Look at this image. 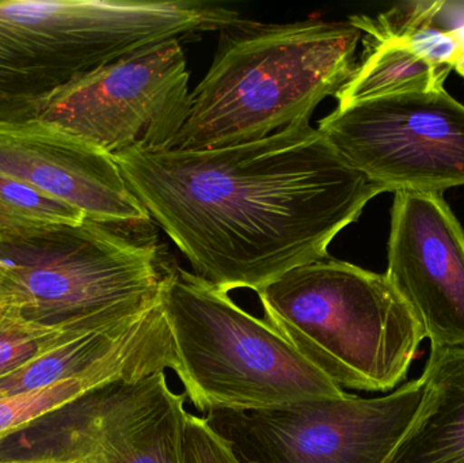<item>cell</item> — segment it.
<instances>
[{
  "instance_id": "cell-1",
  "label": "cell",
  "mask_w": 464,
  "mask_h": 463,
  "mask_svg": "<svg viewBox=\"0 0 464 463\" xmlns=\"http://www.w3.org/2000/svg\"><path fill=\"white\" fill-rule=\"evenodd\" d=\"M113 158L195 275L226 293H258L324 260L333 239L387 192L310 121L226 149L130 150Z\"/></svg>"
},
{
  "instance_id": "cell-2",
  "label": "cell",
  "mask_w": 464,
  "mask_h": 463,
  "mask_svg": "<svg viewBox=\"0 0 464 463\" xmlns=\"http://www.w3.org/2000/svg\"><path fill=\"white\" fill-rule=\"evenodd\" d=\"M173 149L206 151L261 140L310 121L356 67L362 33L349 22L240 24L225 30Z\"/></svg>"
},
{
  "instance_id": "cell-3",
  "label": "cell",
  "mask_w": 464,
  "mask_h": 463,
  "mask_svg": "<svg viewBox=\"0 0 464 463\" xmlns=\"http://www.w3.org/2000/svg\"><path fill=\"white\" fill-rule=\"evenodd\" d=\"M239 24L198 0L0 2V122L35 119L71 82L141 49Z\"/></svg>"
},
{
  "instance_id": "cell-4",
  "label": "cell",
  "mask_w": 464,
  "mask_h": 463,
  "mask_svg": "<svg viewBox=\"0 0 464 463\" xmlns=\"http://www.w3.org/2000/svg\"><path fill=\"white\" fill-rule=\"evenodd\" d=\"M256 294L266 323L341 389L392 391L427 339L386 275L345 261L296 266Z\"/></svg>"
},
{
  "instance_id": "cell-5",
  "label": "cell",
  "mask_w": 464,
  "mask_h": 463,
  "mask_svg": "<svg viewBox=\"0 0 464 463\" xmlns=\"http://www.w3.org/2000/svg\"><path fill=\"white\" fill-rule=\"evenodd\" d=\"M143 227L86 219L0 241V306L24 320L109 326L160 302L170 264Z\"/></svg>"
},
{
  "instance_id": "cell-6",
  "label": "cell",
  "mask_w": 464,
  "mask_h": 463,
  "mask_svg": "<svg viewBox=\"0 0 464 463\" xmlns=\"http://www.w3.org/2000/svg\"><path fill=\"white\" fill-rule=\"evenodd\" d=\"M160 304L176 350L177 377L204 416L345 394L266 321L181 266L169 268Z\"/></svg>"
},
{
  "instance_id": "cell-7",
  "label": "cell",
  "mask_w": 464,
  "mask_h": 463,
  "mask_svg": "<svg viewBox=\"0 0 464 463\" xmlns=\"http://www.w3.org/2000/svg\"><path fill=\"white\" fill-rule=\"evenodd\" d=\"M422 378L389 396L304 400L204 418L243 463H386L424 399Z\"/></svg>"
},
{
  "instance_id": "cell-8",
  "label": "cell",
  "mask_w": 464,
  "mask_h": 463,
  "mask_svg": "<svg viewBox=\"0 0 464 463\" xmlns=\"http://www.w3.org/2000/svg\"><path fill=\"white\" fill-rule=\"evenodd\" d=\"M185 397L166 371L120 380L0 442V463H182Z\"/></svg>"
},
{
  "instance_id": "cell-9",
  "label": "cell",
  "mask_w": 464,
  "mask_h": 463,
  "mask_svg": "<svg viewBox=\"0 0 464 463\" xmlns=\"http://www.w3.org/2000/svg\"><path fill=\"white\" fill-rule=\"evenodd\" d=\"M189 72L179 40L155 43L71 82L38 108L111 155L173 149L189 113Z\"/></svg>"
},
{
  "instance_id": "cell-10",
  "label": "cell",
  "mask_w": 464,
  "mask_h": 463,
  "mask_svg": "<svg viewBox=\"0 0 464 463\" xmlns=\"http://www.w3.org/2000/svg\"><path fill=\"white\" fill-rule=\"evenodd\" d=\"M318 130L387 192L464 187V105L446 89L337 108Z\"/></svg>"
},
{
  "instance_id": "cell-11",
  "label": "cell",
  "mask_w": 464,
  "mask_h": 463,
  "mask_svg": "<svg viewBox=\"0 0 464 463\" xmlns=\"http://www.w3.org/2000/svg\"><path fill=\"white\" fill-rule=\"evenodd\" d=\"M386 276L430 339L464 351V231L439 193H394Z\"/></svg>"
},
{
  "instance_id": "cell-12",
  "label": "cell",
  "mask_w": 464,
  "mask_h": 463,
  "mask_svg": "<svg viewBox=\"0 0 464 463\" xmlns=\"http://www.w3.org/2000/svg\"><path fill=\"white\" fill-rule=\"evenodd\" d=\"M0 176L35 188L101 225H151L113 155L44 120L0 122Z\"/></svg>"
},
{
  "instance_id": "cell-13",
  "label": "cell",
  "mask_w": 464,
  "mask_h": 463,
  "mask_svg": "<svg viewBox=\"0 0 464 463\" xmlns=\"http://www.w3.org/2000/svg\"><path fill=\"white\" fill-rule=\"evenodd\" d=\"M352 24L364 33L362 60L334 95L337 108L390 95L444 89L451 68L436 67L414 53L397 8L381 15H354Z\"/></svg>"
},
{
  "instance_id": "cell-14",
  "label": "cell",
  "mask_w": 464,
  "mask_h": 463,
  "mask_svg": "<svg viewBox=\"0 0 464 463\" xmlns=\"http://www.w3.org/2000/svg\"><path fill=\"white\" fill-rule=\"evenodd\" d=\"M177 367L176 350L170 331H168L82 374L57 381L45 388L0 399V442L56 415L109 383L135 380L166 370L176 372Z\"/></svg>"
},
{
  "instance_id": "cell-15",
  "label": "cell",
  "mask_w": 464,
  "mask_h": 463,
  "mask_svg": "<svg viewBox=\"0 0 464 463\" xmlns=\"http://www.w3.org/2000/svg\"><path fill=\"white\" fill-rule=\"evenodd\" d=\"M424 399L386 463H464V351H430Z\"/></svg>"
},
{
  "instance_id": "cell-16",
  "label": "cell",
  "mask_w": 464,
  "mask_h": 463,
  "mask_svg": "<svg viewBox=\"0 0 464 463\" xmlns=\"http://www.w3.org/2000/svg\"><path fill=\"white\" fill-rule=\"evenodd\" d=\"M83 212L35 188L0 176V241L63 225H79Z\"/></svg>"
},
{
  "instance_id": "cell-17",
  "label": "cell",
  "mask_w": 464,
  "mask_h": 463,
  "mask_svg": "<svg viewBox=\"0 0 464 463\" xmlns=\"http://www.w3.org/2000/svg\"><path fill=\"white\" fill-rule=\"evenodd\" d=\"M103 328L108 326L34 323L24 320L10 307L0 306V378L64 342Z\"/></svg>"
},
{
  "instance_id": "cell-18",
  "label": "cell",
  "mask_w": 464,
  "mask_h": 463,
  "mask_svg": "<svg viewBox=\"0 0 464 463\" xmlns=\"http://www.w3.org/2000/svg\"><path fill=\"white\" fill-rule=\"evenodd\" d=\"M182 463H243L227 439L204 416L188 412L182 439Z\"/></svg>"
},
{
  "instance_id": "cell-19",
  "label": "cell",
  "mask_w": 464,
  "mask_h": 463,
  "mask_svg": "<svg viewBox=\"0 0 464 463\" xmlns=\"http://www.w3.org/2000/svg\"><path fill=\"white\" fill-rule=\"evenodd\" d=\"M458 34L460 37V53L459 57H458L457 64H455L454 70L459 73L460 76L464 79V26L457 29Z\"/></svg>"
}]
</instances>
